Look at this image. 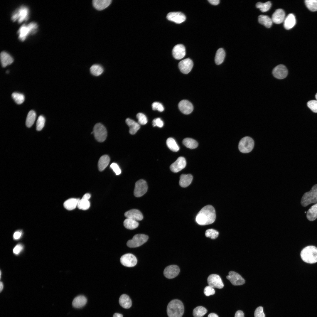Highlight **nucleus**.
I'll return each instance as SVG.
<instances>
[{
	"instance_id": "nucleus-33",
	"label": "nucleus",
	"mask_w": 317,
	"mask_h": 317,
	"mask_svg": "<svg viewBox=\"0 0 317 317\" xmlns=\"http://www.w3.org/2000/svg\"><path fill=\"white\" fill-rule=\"evenodd\" d=\"M259 22L267 28H270L272 26L273 22L272 19L267 15H260L258 17Z\"/></svg>"
},
{
	"instance_id": "nucleus-49",
	"label": "nucleus",
	"mask_w": 317,
	"mask_h": 317,
	"mask_svg": "<svg viewBox=\"0 0 317 317\" xmlns=\"http://www.w3.org/2000/svg\"><path fill=\"white\" fill-rule=\"evenodd\" d=\"M152 107L153 110H157L160 112H162L164 110V108L162 104L157 102L153 103L152 104Z\"/></svg>"
},
{
	"instance_id": "nucleus-6",
	"label": "nucleus",
	"mask_w": 317,
	"mask_h": 317,
	"mask_svg": "<svg viewBox=\"0 0 317 317\" xmlns=\"http://www.w3.org/2000/svg\"><path fill=\"white\" fill-rule=\"evenodd\" d=\"M29 14L28 8L26 6L23 5L13 13L11 19L13 21H17L20 23L23 21L27 20L28 18Z\"/></svg>"
},
{
	"instance_id": "nucleus-34",
	"label": "nucleus",
	"mask_w": 317,
	"mask_h": 317,
	"mask_svg": "<svg viewBox=\"0 0 317 317\" xmlns=\"http://www.w3.org/2000/svg\"><path fill=\"white\" fill-rule=\"evenodd\" d=\"M225 52L222 48L217 50L216 53L215 60V63L217 65L221 64L223 61L225 56Z\"/></svg>"
},
{
	"instance_id": "nucleus-21",
	"label": "nucleus",
	"mask_w": 317,
	"mask_h": 317,
	"mask_svg": "<svg viewBox=\"0 0 317 317\" xmlns=\"http://www.w3.org/2000/svg\"><path fill=\"white\" fill-rule=\"evenodd\" d=\"M285 18L284 11L282 9H276L273 13L272 17L273 22L276 24H280L284 22Z\"/></svg>"
},
{
	"instance_id": "nucleus-15",
	"label": "nucleus",
	"mask_w": 317,
	"mask_h": 317,
	"mask_svg": "<svg viewBox=\"0 0 317 317\" xmlns=\"http://www.w3.org/2000/svg\"><path fill=\"white\" fill-rule=\"evenodd\" d=\"M180 272L178 267L175 265H172L167 267L164 269L163 274L166 278L171 279L176 277Z\"/></svg>"
},
{
	"instance_id": "nucleus-25",
	"label": "nucleus",
	"mask_w": 317,
	"mask_h": 317,
	"mask_svg": "<svg viewBox=\"0 0 317 317\" xmlns=\"http://www.w3.org/2000/svg\"><path fill=\"white\" fill-rule=\"evenodd\" d=\"M111 0H94L92 4L96 9L102 10L107 7L111 3Z\"/></svg>"
},
{
	"instance_id": "nucleus-58",
	"label": "nucleus",
	"mask_w": 317,
	"mask_h": 317,
	"mask_svg": "<svg viewBox=\"0 0 317 317\" xmlns=\"http://www.w3.org/2000/svg\"><path fill=\"white\" fill-rule=\"evenodd\" d=\"M90 195L88 193H86L82 197V198L83 199L88 200L90 198Z\"/></svg>"
},
{
	"instance_id": "nucleus-57",
	"label": "nucleus",
	"mask_w": 317,
	"mask_h": 317,
	"mask_svg": "<svg viewBox=\"0 0 317 317\" xmlns=\"http://www.w3.org/2000/svg\"><path fill=\"white\" fill-rule=\"evenodd\" d=\"M208 1L211 4L215 5L218 4L220 2L219 0H208Z\"/></svg>"
},
{
	"instance_id": "nucleus-48",
	"label": "nucleus",
	"mask_w": 317,
	"mask_h": 317,
	"mask_svg": "<svg viewBox=\"0 0 317 317\" xmlns=\"http://www.w3.org/2000/svg\"><path fill=\"white\" fill-rule=\"evenodd\" d=\"M308 107L312 111L315 113H317V100H311L308 101L307 103Z\"/></svg>"
},
{
	"instance_id": "nucleus-55",
	"label": "nucleus",
	"mask_w": 317,
	"mask_h": 317,
	"mask_svg": "<svg viewBox=\"0 0 317 317\" xmlns=\"http://www.w3.org/2000/svg\"><path fill=\"white\" fill-rule=\"evenodd\" d=\"M22 235V233L21 232L19 231H17L15 232L14 234L13 237L15 240H18L19 239Z\"/></svg>"
},
{
	"instance_id": "nucleus-62",
	"label": "nucleus",
	"mask_w": 317,
	"mask_h": 317,
	"mask_svg": "<svg viewBox=\"0 0 317 317\" xmlns=\"http://www.w3.org/2000/svg\"><path fill=\"white\" fill-rule=\"evenodd\" d=\"M315 98H316V100H317V93H316V95H315Z\"/></svg>"
},
{
	"instance_id": "nucleus-11",
	"label": "nucleus",
	"mask_w": 317,
	"mask_h": 317,
	"mask_svg": "<svg viewBox=\"0 0 317 317\" xmlns=\"http://www.w3.org/2000/svg\"><path fill=\"white\" fill-rule=\"evenodd\" d=\"M120 261L124 266L128 267H132L136 265L137 259L133 254L127 253L123 255L121 257Z\"/></svg>"
},
{
	"instance_id": "nucleus-30",
	"label": "nucleus",
	"mask_w": 317,
	"mask_h": 317,
	"mask_svg": "<svg viewBox=\"0 0 317 317\" xmlns=\"http://www.w3.org/2000/svg\"><path fill=\"white\" fill-rule=\"evenodd\" d=\"M110 161V158L107 155H105L101 156L100 158L98 164L99 170L102 171L108 165Z\"/></svg>"
},
{
	"instance_id": "nucleus-7",
	"label": "nucleus",
	"mask_w": 317,
	"mask_h": 317,
	"mask_svg": "<svg viewBox=\"0 0 317 317\" xmlns=\"http://www.w3.org/2000/svg\"><path fill=\"white\" fill-rule=\"evenodd\" d=\"M92 132L95 139L98 142H102L106 139L107 131L104 126L101 123H98L95 125Z\"/></svg>"
},
{
	"instance_id": "nucleus-32",
	"label": "nucleus",
	"mask_w": 317,
	"mask_h": 317,
	"mask_svg": "<svg viewBox=\"0 0 317 317\" xmlns=\"http://www.w3.org/2000/svg\"><path fill=\"white\" fill-rule=\"evenodd\" d=\"M306 217L310 221H313L317 218V203L308 209L307 212Z\"/></svg>"
},
{
	"instance_id": "nucleus-46",
	"label": "nucleus",
	"mask_w": 317,
	"mask_h": 317,
	"mask_svg": "<svg viewBox=\"0 0 317 317\" xmlns=\"http://www.w3.org/2000/svg\"><path fill=\"white\" fill-rule=\"evenodd\" d=\"M45 118L42 115L40 116L37 119L36 124V129L38 131H41L44 126Z\"/></svg>"
},
{
	"instance_id": "nucleus-36",
	"label": "nucleus",
	"mask_w": 317,
	"mask_h": 317,
	"mask_svg": "<svg viewBox=\"0 0 317 317\" xmlns=\"http://www.w3.org/2000/svg\"><path fill=\"white\" fill-rule=\"evenodd\" d=\"M123 224L124 226L127 229L133 230L138 226L139 224L137 221L127 218L124 220Z\"/></svg>"
},
{
	"instance_id": "nucleus-23",
	"label": "nucleus",
	"mask_w": 317,
	"mask_h": 317,
	"mask_svg": "<svg viewBox=\"0 0 317 317\" xmlns=\"http://www.w3.org/2000/svg\"><path fill=\"white\" fill-rule=\"evenodd\" d=\"M284 26L287 30H289L293 28L295 25L296 21L294 15L292 14H289L284 21Z\"/></svg>"
},
{
	"instance_id": "nucleus-56",
	"label": "nucleus",
	"mask_w": 317,
	"mask_h": 317,
	"mask_svg": "<svg viewBox=\"0 0 317 317\" xmlns=\"http://www.w3.org/2000/svg\"><path fill=\"white\" fill-rule=\"evenodd\" d=\"M235 317H244V313L241 311H237L235 314Z\"/></svg>"
},
{
	"instance_id": "nucleus-50",
	"label": "nucleus",
	"mask_w": 317,
	"mask_h": 317,
	"mask_svg": "<svg viewBox=\"0 0 317 317\" xmlns=\"http://www.w3.org/2000/svg\"><path fill=\"white\" fill-rule=\"evenodd\" d=\"M204 293L206 296H209L214 294L215 293V291L213 288L210 286H206L205 288Z\"/></svg>"
},
{
	"instance_id": "nucleus-40",
	"label": "nucleus",
	"mask_w": 317,
	"mask_h": 317,
	"mask_svg": "<svg viewBox=\"0 0 317 317\" xmlns=\"http://www.w3.org/2000/svg\"><path fill=\"white\" fill-rule=\"evenodd\" d=\"M90 71L92 75L95 76H98L103 72L104 69L101 65L98 64H94L91 66Z\"/></svg>"
},
{
	"instance_id": "nucleus-42",
	"label": "nucleus",
	"mask_w": 317,
	"mask_h": 317,
	"mask_svg": "<svg viewBox=\"0 0 317 317\" xmlns=\"http://www.w3.org/2000/svg\"><path fill=\"white\" fill-rule=\"evenodd\" d=\"M90 206V203L88 200L82 198L80 199L77 207L78 208L81 210H86L88 209Z\"/></svg>"
},
{
	"instance_id": "nucleus-41",
	"label": "nucleus",
	"mask_w": 317,
	"mask_h": 317,
	"mask_svg": "<svg viewBox=\"0 0 317 317\" xmlns=\"http://www.w3.org/2000/svg\"><path fill=\"white\" fill-rule=\"evenodd\" d=\"M256 7L259 9L262 12H264L269 11L270 9L272 4L270 1H268L264 3L258 2L256 4Z\"/></svg>"
},
{
	"instance_id": "nucleus-26",
	"label": "nucleus",
	"mask_w": 317,
	"mask_h": 317,
	"mask_svg": "<svg viewBox=\"0 0 317 317\" xmlns=\"http://www.w3.org/2000/svg\"><path fill=\"white\" fill-rule=\"evenodd\" d=\"M193 178V176L190 174H182L180 176L179 185L182 187H186L191 183Z\"/></svg>"
},
{
	"instance_id": "nucleus-47",
	"label": "nucleus",
	"mask_w": 317,
	"mask_h": 317,
	"mask_svg": "<svg viewBox=\"0 0 317 317\" xmlns=\"http://www.w3.org/2000/svg\"><path fill=\"white\" fill-rule=\"evenodd\" d=\"M136 117L138 119V123L139 124L144 125L147 123V118L144 114L141 113H138Z\"/></svg>"
},
{
	"instance_id": "nucleus-5",
	"label": "nucleus",
	"mask_w": 317,
	"mask_h": 317,
	"mask_svg": "<svg viewBox=\"0 0 317 317\" xmlns=\"http://www.w3.org/2000/svg\"><path fill=\"white\" fill-rule=\"evenodd\" d=\"M301 203L303 207H306L312 203H317V184L314 185L310 191L303 194Z\"/></svg>"
},
{
	"instance_id": "nucleus-14",
	"label": "nucleus",
	"mask_w": 317,
	"mask_h": 317,
	"mask_svg": "<svg viewBox=\"0 0 317 317\" xmlns=\"http://www.w3.org/2000/svg\"><path fill=\"white\" fill-rule=\"evenodd\" d=\"M226 278L235 286L243 285L245 282V279L240 275L234 271L230 272L229 275L226 276Z\"/></svg>"
},
{
	"instance_id": "nucleus-24",
	"label": "nucleus",
	"mask_w": 317,
	"mask_h": 317,
	"mask_svg": "<svg viewBox=\"0 0 317 317\" xmlns=\"http://www.w3.org/2000/svg\"><path fill=\"white\" fill-rule=\"evenodd\" d=\"M0 60L2 66L5 67L11 64L14 61L11 56L7 52L3 51L0 54Z\"/></svg>"
},
{
	"instance_id": "nucleus-51",
	"label": "nucleus",
	"mask_w": 317,
	"mask_h": 317,
	"mask_svg": "<svg viewBox=\"0 0 317 317\" xmlns=\"http://www.w3.org/2000/svg\"><path fill=\"white\" fill-rule=\"evenodd\" d=\"M255 317H265L263 311V308L259 306L255 310L254 313Z\"/></svg>"
},
{
	"instance_id": "nucleus-1",
	"label": "nucleus",
	"mask_w": 317,
	"mask_h": 317,
	"mask_svg": "<svg viewBox=\"0 0 317 317\" xmlns=\"http://www.w3.org/2000/svg\"><path fill=\"white\" fill-rule=\"evenodd\" d=\"M216 218V214L214 207L208 205L203 207L197 214L195 220L198 224L206 225L213 223Z\"/></svg>"
},
{
	"instance_id": "nucleus-19",
	"label": "nucleus",
	"mask_w": 317,
	"mask_h": 317,
	"mask_svg": "<svg viewBox=\"0 0 317 317\" xmlns=\"http://www.w3.org/2000/svg\"><path fill=\"white\" fill-rule=\"evenodd\" d=\"M178 107L180 111L186 114H190L193 110L192 104L189 101L186 100L181 101L178 103Z\"/></svg>"
},
{
	"instance_id": "nucleus-39",
	"label": "nucleus",
	"mask_w": 317,
	"mask_h": 317,
	"mask_svg": "<svg viewBox=\"0 0 317 317\" xmlns=\"http://www.w3.org/2000/svg\"><path fill=\"white\" fill-rule=\"evenodd\" d=\"M207 312V310L202 306H198L195 308L193 311L194 317H202Z\"/></svg>"
},
{
	"instance_id": "nucleus-18",
	"label": "nucleus",
	"mask_w": 317,
	"mask_h": 317,
	"mask_svg": "<svg viewBox=\"0 0 317 317\" xmlns=\"http://www.w3.org/2000/svg\"><path fill=\"white\" fill-rule=\"evenodd\" d=\"M166 18L168 20L177 24L181 23L186 20L185 15L180 12H170L167 14Z\"/></svg>"
},
{
	"instance_id": "nucleus-10",
	"label": "nucleus",
	"mask_w": 317,
	"mask_h": 317,
	"mask_svg": "<svg viewBox=\"0 0 317 317\" xmlns=\"http://www.w3.org/2000/svg\"><path fill=\"white\" fill-rule=\"evenodd\" d=\"M148 186L146 182L143 179L137 181L135 184L134 194L137 197H140L147 192Z\"/></svg>"
},
{
	"instance_id": "nucleus-4",
	"label": "nucleus",
	"mask_w": 317,
	"mask_h": 317,
	"mask_svg": "<svg viewBox=\"0 0 317 317\" xmlns=\"http://www.w3.org/2000/svg\"><path fill=\"white\" fill-rule=\"evenodd\" d=\"M38 25L35 22H32L28 24L22 25L17 31L19 39L23 41L30 34L35 33L37 30Z\"/></svg>"
},
{
	"instance_id": "nucleus-52",
	"label": "nucleus",
	"mask_w": 317,
	"mask_h": 317,
	"mask_svg": "<svg viewBox=\"0 0 317 317\" xmlns=\"http://www.w3.org/2000/svg\"><path fill=\"white\" fill-rule=\"evenodd\" d=\"M110 168L113 170L116 175L120 174L121 172L120 168L118 165L116 163H113L110 165Z\"/></svg>"
},
{
	"instance_id": "nucleus-44",
	"label": "nucleus",
	"mask_w": 317,
	"mask_h": 317,
	"mask_svg": "<svg viewBox=\"0 0 317 317\" xmlns=\"http://www.w3.org/2000/svg\"><path fill=\"white\" fill-rule=\"evenodd\" d=\"M11 96L14 100L18 104H21L24 100V96L22 94L14 92L12 94Z\"/></svg>"
},
{
	"instance_id": "nucleus-29",
	"label": "nucleus",
	"mask_w": 317,
	"mask_h": 317,
	"mask_svg": "<svg viewBox=\"0 0 317 317\" xmlns=\"http://www.w3.org/2000/svg\"><path fill=\"white\" fill-rule=\"evenodd\" d=\"M126 122L129 127V132L131 134H136L140 128V125L138 123L129 118L126 119Z\"/></svg>"
},
{
	"instance_id": "nucleus-9",
	"label": "nucleus",
	"mask_w": 317,
	"mask_h": 317,
	"mask_svg": "<svg viewBox=\"0 0 317 317\" xmlns=\"http://www.w3.org/2000/svg\"><path fill=\"white\" fill-rule=\"evenodd\" d=\"M148 236L143 234H138L134 235L132 239L128 240L127 243L128 247L135 248L139 247L148 240Z\"/></svg>"
},
{
	"instance_id": "nucleus-3",
	"label": "nucleus",
	"mask_w": 317,
	"mask_h": 317,
	"mask_svg": "<svg viewBox=\"0 0 317 317\" xmlns=\"http://www.w3.org/2000/svg\"><path fill=\"white\" fill-rule=\"evenodd\" d=\"M301 259L304 262L313 264L317 262V248L309 246L303 248L301 253Z\"/></svg>"
},
{
	"instance_id": "nucleus-61",
	"label": "nucleus",
	"mask_w": 317,
	"mask_h": 317,
	"mask_svg": "<svg viewBox=\"0 0 317 317\" xmlns=\"http://www.w3.org/2000/svg\"><path fill=\"white\" fill-rule=\"evenodd\" d=\"M0 292H1V291H2V289H3V283L1 281L0 282Z\"/></svg>"
},
{
	"instance_id": "nucleus-28",
	"label": "nucleus",
	"mask_w": 317,
	"mask_h": 317,
	"mask_svg": "<svg viewBox=\"0 0 317 317\" xmlns=\"http://www.w3.org/2000/svg\"><path fill=\"white\" fill-rule=\"evenodd\" d=\"M87 302V299L85 296L79 295L74 299L72 302V305L75 308H80L84 306Z\"/></svg>"
},
{
	"instance_id": "nucleus-53",
	"label": "nucleus",
	"mask_w": 317,
	"mask_h": 317,
	"mask_svg": "<svg viewBox=\"0 0 317 317\" xmlns=\"http://www.w3.org/2000/svg\"><path fill=\"white\" fill-rule=\"evenodd\" d=\"M163 122L159 118L154 119L152 121V125L153 127L157 126L159 127H162L163 125Z\"/></svg>"
},
{
	"instance_id": "nucleus-13",
	"label": "nucleus",
	"mask_w": 317,
	"mask_h": 317,
	"mask_svg": "<svg viewBox=\"0 0 317 317\" xmlns=\"http://www.w3.org/2000/svg\"><path fill=\"white\" fill-rule=\"evenodd\" d=\"M272 74L276 78L279 79H282L287 76L288 71L285 65L280 64L276 66L273 69Z\"/></svg>"
},
{
	"instance_id": "nucleus-17",
	"label": "nucleus",
	"mask_w": 317,
	"mask_h": 317,
	"mask_svg": "<svg viewBox=\"0 0 317 317\" xmlns=\"http://www.w3.org/2000/svg\"><path fill=\"white\" fill-rule=\"evenodd\" d=\"M186 165V161L183 157H179L170 166L171 171L174 173H177L183 169Z\"/></svg>"
},
{
	"instance_id": "nucleus-43",
	"label": "nucleus",
	"mask_w": 317,
	"mask_h": 317,
	"mask_svg": "<svg viewBox=\"0 0 317 317\" xmlns=\"http://www.w3.org/2000/svg\"><path fill=\"white\" fill-rule=\"evenodd\" d=\"M305 3L307 8L311 11H317V0H306Z\"/></svg>"
},
{
	"instance_id": "nucleus-12",
	"label": "nucleus",
	"mask_w": 317,
	"mask_h": 317,
	"mask_svg": "<svg viewBox=\"0 0 317 317\" xmlns=\"http://www.w3.org/2000/svg\"><path fill=\"white\" fill-rule=\"evenodd\" d=\"M207 281L209 286L213 288L221 289L223 287L224 284L220 276L218 275H210L207 279Z\"/></svg>"
},
{
	"instance_id": "nucleus-31",
	"label": "nucleus",
	"mask_w": 317,
	"mask_h": 317,
	"mask_svg": "<svg viewBox=\"0 0 317 317\" xmlns=\"http://www.w3.org/2000/svg\"><path fill=\"white\" fill-rule=\"evenodd\" d=\"M80 199L71 198L65 201L63 204L64 207L66 209L71 210L75 209L77 206Z\"/></svg>"
},
{
	"instance_id": "nucleus-8",
	"label": "nucleus",
	"mask_w": 317,
	"mask_h": 317,
	"mask_svg": "<svg viewBox=\"0 0 317 317\" xmlns=\"http://www.w3.org/2000/svg\"><path fill=\"white\" fill-rule=\"evenodd\" d=\"M254 145L253 139L249 136H245L240 141L238 149L240 151L243 153H248L253 149Z\"/></svg>"
},
{
	"instance_id": "nucleus-59",
	"label": "nucleus",
	"mask_w": 317,
	"mask_h": 317,
	"mask_svg": "<svg viewBox=\"0 0 317 317\" xmlns=\"http://www.w3.org/2000/svg\"><path fill=\"white\" fill-rule=\"evenodd\" d=\"M208 317H219L217 315L214 313H210L208 316Z\"/></svg>"
},
{
	"instance_id": "nucleus-22",
	"label": "nucleus",
	"mask_w": 317,
	"mask_h": 317,
	"mask_svg": "<svg viewBox=\"0 0 317 317\" xmlns=\"http://www.w3.org/2000/svg\"><path fill=\"white\" fill-rule=\"evenodd\" d=\"M124 215L127 218L136 221L141 220L143 219V215L141 212L136 209H133L127 211L124 213Z\"/></svg>"
},
{
	"instance_id": "nucleus-37",
	"label": "nucleus",
	"mask_w": 317,
	"mask_h": 317,
	"mask_svg": "<svg viewBox=\"0 0 317 317\" xmlns=\"http://www.w3.org/2000/svg\"><path fill=\"white\" fill-rule=\"evenodd\" d=\"M183 143L186 147L190 149L196 148L198 145V142L191 138H185L183 141Z\"/></svg>"
},
{
	"instance_id": "nucleus-16",
	"label": "nucleus",
	"mask_w": 317,
	"mask_h": 317,
	"mask_svg": "<svg viewBox=\"0 0 317 317\" xmlns=\"http://www.w3.org/2000/svg\"><path fill=\"white\" fill-rule=\"evenodd\" d=\"M193 66V63L189 58H187L181 61L178 63V67L181 71L183 74H187L191 70Z\"/></svg>"
},
{
	"instance_id": "nucleus-60",
	"label": "nucleus",
	"mask_w": 317,
	"mask_h": 317,
	"mask_svg": "<svg viewBox=\"0 0 317 317\" xmlns=\"http://www.w3.org/2000/svg\"><path fill=\"white\" fill-rule=\"evenodd\" d=\"M122 314L119 313H115L113 315V317H123Z\"/></svg>"
},
{
	"instance_id": "nucleus-27",
	"label": "nucleus",
	"mask_w": 317,
	"mask_h": 317,
	"mask_svg": "<svg viewBox=\"0 0 317 317\" xmlns=\"http://www.w3.org/2000/svg\"><path fill=\"white\" fill-rule=\"evenodd\" d=\"M119 303L122 307L125 309L129 308L132 305L131 299L126 294H123L120 296L119 299Z\"/></svg>"
},
{
	"instance_id": "nucleus-54",
	"label": "nucleus",
	"mask_w": 317,
	"mask_h": 317,
	"mask_svg": "<svg viewBox=\"0 0 317 317\" xmlns=\"http://www.w3.org/2000/svg\"><path fill=\"white\" fill-rule=\"evenodd\" d=\"M23 249V246L21 244L17 245L13 250V253L16 254H18Z\"/></svg>"
},
{
	"instance_id": "nucleus-35",
	"label": "nucleus",
	"mask_w": 317,
	"mask_h": 317,
	"mask_svg": "<svg viewBox=\"0 0 317 317\" xmlns=\"http://www.w3.org/2000/svg\"><path fill=\"white\" fill-rule=\"evenodd\" d=\"M36 117V113L33 110L28 113L26 120V125L28 127H31L34 124Z\"/></svg>"
},
{
	"instance_id": "nucleus-38",
	"label": "nucleus",
	"mask_w": 317,
	"mask_h": 317,
	"mask_svg": "<svg viewBox=\"0 0 317 317\" xmlns=\"http://www.w3.org/2000/svg\"><path fill=\"white\" fill-rule=\"evenodd\" d=\"M167 146L171 151L176 152L179 149V147L175 139L171 137L167 139L166 141Z\"/></svg>"
},
{
	"instance_id": "nucleus-20",
	"label": "nucleus",
	"mask_w": 317,
	"mask_h": 317,
	"mask_svg": "<svg viewBox=\"0 0 317 317\" xmlns=\"http://www.w3.org/2000/svg\"><path fill=\"white\" fill-rule=\"evenodd\" d=\"M172 53L173 57L177 60L183 58L186 55V49L182 44H178L173 48Z\"/></svg>"
},
{
	"instance_id": "nucleus-63",
	"label": "nucleus",
	"mask_w": 317,
	"mask_h": 317,
	"mask_svg": "<svg viewBox=\"0 0 317 317\" xmlns=\"http://www.w3.org/2000/svg\"><path fill=\"white\" fill-rule=\"evenodd\" d=\"M1 272H0V278H1Z\"/></svg>"
},
{
	"instance_id": "nucleus-64",
	"label": "nucleus",
	"mask_w": 317,
	"mask_h": 317,
	"mask_svg": "<svg viewBox=\"0 0 317 317\" xmlns=\"http://www.w3.org/2000/svg\"><path fill=\"white\" fill-rule=\"evenodd\" d=\"M305 213H306V212H305Z\"/></svg>"
},
{
	"instance_id": "nucleus-2",
	"label": "nucleus",
	"mask_w": 317,
	"mask_h": 317,
	"mask_svg": "<svg viewBox=\"0 0 317 317\" xmlns=\"http://www.w3.org/2000/svg\"><path fill=\"white\" fill-rule=\"evenodd\" d=\"M184 310L182 302L178 299L171 300L167 307V313L168 317H182Z\"/></svg>"
},
{
	"instance_id": "nucleus-45",
	"label": "nucleus",
	"mask_w": 317,
	"mask_h": 317,
	"mask_svg": "<svg viewBox=\"0 0 317 317\" xmlns=\"http://www.w3.org/2000/svg\"><path fill=\"white\" fill-rule=\"evenodd\" d=\"M219 232L213 229H208L205 232V235L207 237H209L212 239L217 238Z\"/></svg>"
}]
</instances>
